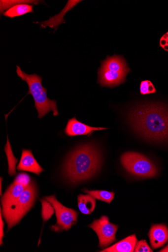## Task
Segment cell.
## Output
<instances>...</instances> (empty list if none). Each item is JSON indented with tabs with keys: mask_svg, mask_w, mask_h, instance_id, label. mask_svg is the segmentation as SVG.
Wrapping results in <instances>:
<instances>
[{
	"mask_svg": "<svg viewBox=\"0 0 168 252\" xmlns=\"http://www.w3.org/2000/svg\"><path fill=\"white\" fill-rule=\"evenodd\" d=\"M132 127L145 139L156 142H168V108L161 104L145 103L129 113Z\"/></svg>",
	"mask_w": 168,
	"mask_h": 252,
	"instance_id": "obj_1",
	"label": "cell"
},
{
	"mask_svg": "<svg viewBox=\"0 0 168 252\" xmlns=\"http://www.w3.org/2000/svg\"><path fill=\"white\" fill-rule=\"evenodd\" d=\"M101 155L97 148L85 145L77 149L68 157L64 167V174L71 183L87 180L99 171Z\"/></svg>",
	"mask_w": 168,
	"mask_h": 252,
	"instance_id": "obj_2",
	"label": "cell"
},
{
	"mask_svg": "<svg viewBox=\"0 0 168 252\" xmlns=\"http://www.w3.org/2000/svg\"><path fill=\"white\" fill-rule=\"evenodd\" d=\"M17 75L29 85V91L28 95L31 94L35 102V107L38 113V119H41L50 111L53 112L55 117L59 115L57 102L51 100L47 96V90L42 85V78L34 74L30 75L21 70L17 65Z\"/></svg>",
	"mask_w": 168,
	"mask_h": 252,
	"instance_id": "obj_3",
	"label": "cell"
},
{
	"mask_svg": "<svg viewBox=\"0 0 168 252\" xmlns=\"http://www.w3.org/2000/svg\"><path fill=\"white\" fill-rule=\"evenodd\" d=\"M37 190L34 182L22 192L19 198L4 211H2L8 224V230L17 224L32 208L36 198Z\"/></svg>",
	"mask_w": 168,
	"mask_h": 252,
	"instance_id": "obj_4",
	"label": "cell"
},
{
	"mask_svg": "<svg viewBox=\"0 0 168 252\" xmlns=\"http://www.w3.org/2000/svg\"><path fill=\"white\" fill-rule=\"evenodd\" d=\"M125 169L131 174L143 178H153L158 174L156 166L150 159L142 154L127 152L121 157Z\"/></svg>",
	"mask_w": 168,
	"mask_h": 252,
	"instance_id": "obj_5",
	"label": "cell"
},
{
	"mask_svg": "<svg viewBox=\"0 0 168 252\" xmlns=\"http://www.w3.org/2000/svg\"><path fill=\"white\" fill-rule=\"evenodd\" d=\"M44 199L51 203L55 210L57 222L56 225L52 226L54 231H67L76 223L78 213L73 209L65 207L57 199L55 195L46 196Z\"/></svg>",
	"mask_w": 168,
	"mask_h": 252,
	"instance_id": "obj_6",
	"label": "cell"
},
{
	"mask_svg": "<svg viewBox=\"0 0 168 252\" xmlns=\"http://www.w3.org/2000/svg\"><path fill=\"white\" fill-rule=\"evenodd\" d=\"M89 227L97 234L100 240L99 246L101 248L107 247L115 241V236L118 226L111 223L106 216H102L100 219L95 220Z\"/></svg>",
	"mask_w": 168,
	"mask_h": 252,
	"instance_id": "obj_7",
	"label": "cell"
},
{
	"mask_svg": "<svg viewBox=\"0 0 168 252\" xmlns=\"http://www.w3.org/2000/svg\"><path fill=\"white\" fill-rule=\"evenodd\" d=\"M32 182L30 176L26 173H20L16 177L2 198L3 211L19 198Z\"/></svg>",
	"mask_w": 168,
	"mask_h": 252,
	"instance_id": "obj_8",
	"label": "cell"
},
{
	"mask_svg": "<svg viewBox=\"0 0 168 252\" xmlns=\"http://www.w3.org/2000/svg\"><path fill=\"white\" fill-rule=\"evenodd\" d=\"M1 13L10 8L3 13L4 16L10 18L25 15L34 12L33 5L29 3L39 2L37 1H1Z\"/></svg>",
	"mask_w": 168,
	"mask_h": 252,
	"instance_id": "obj_9",
	"label": "cell"
},
{
	"mask_svg": "<svg viewBox=\"0 0 168 252\" xmlns=\"http://www.w3.org/2000/svg\"><path fill=\"white\" fill-rule=\"evenodd\" d=\"M127 74L110 71L101 67L99 71L98 82L101 87L113 88L124 83Z\"/></svg>",
	"mask_w": 168,
	"mask_h": 252,
	"instance_id": "obj_10",
	"label": "cell"
},
{
	"mask_svg": "<svg viewBox=\"0 0 168 252\" xmlns=\"http://www.w3.org/2000/svg\"><path fill=\"white\" fill-rule=\"evenodd\" d=\"M104 127H95L86 125L79 122L75 118L68 120L65 132L69 136L91 134L95 131L107 129Z\"/></svg>",
	"mask_w": 168,
	"mask_h": 252,
	"instance_id": "obj_11",
	"label": "cell"
},
{
	"mask_svg": "<svg viewBox=\"0 0 168 252\" xmlns=\"http://www.w3.org/2000/svg\"><path fill=\"white\" fill-rule=\"evenodd\" d=\"M18 171L30 172L39 176L44 171L34 158L32 152L30 150L23 149L19 164L17 167Z\"/></svg>",
	"mask_w": 168,
	"mask_h": 252,
	"instance_id": "obj_12",
	"label": "cell"
},
{
	"mask_svg": "<svg viewBox=\"0 0 168 252\" xmlns=\"http://www.w3.org/2000/svg\"><path fill=\"white\" fill-rule=\"evenodd\" d=\"M149 237L153 249L160 248L168 241V228L164 224H154L150 229Z\"/></svg>",
	"mask_w": 168,
	"mask_h": 252,
	"instance_id": "obj_13",
	"label": "cell"
},
{
	"mask_svg": "<svg viewBox=\"0 0 168 252\" xmlns=\"http://www.w3.org/2000/svg\"><path fill=\"white\" fill-rule=\"evenodd\" d=\"M101 67L127 75L131 72L125 59L121 56H107L105 60L101 61Z\"/></svg>",
	"mask_w": 168,
	"mask_h": 252,
	"instance_id": "obj_14",
	"label": "cell"
},
{
	"mask_svg": "<svg viewBox=\"0 0 168 252\" xmlns=\"http://www.w3.org/2000/svg\"><path fill=\"white\" fill-rule=\"evenodd\" d=\"M137 243L135 235H131L112 246L103 250L102 252H133Z\"/></svg>",
	"mask_w": 168,
	"mask_h": 252,
	"instance_id": "obj_15",
	"label": "cell"
},
{
	"mask_svg": "<svg viewBox=\"0 0 168 252\" xmlns=\"http://www.w3.org/2000/svg\"><path fill=\"white\" fill-rule=\"evenodd\" d=\"M94 197L87 194H80L78 196V208L80 211L84 215L91 214L94 211L97 200Z\"/></svg>",
	"mask_w": 168,
	"mask_h": 252,
	"instance_id": "obj_16",
	"label": "cell"
},
{
	"mask_svg": "<svg viewBox=\"0 0 168 252\" xmlns=\"http://www.w3.org/2000/svg\"><path fill=\"white\" fill-rule=\"evenodd\" d=\"M84 192L89 194L95 199L104 201L110 204L113 200L114 193L106 190H84Z\"/></svg>",
	"mask_w": 168,
	"mask_h": 252,
	"instance_id": "obj_17",
	"label": "cell"
},
{
	"mask_svg": "<svg viewBox=\"0 0 168 252\" xmlns=\"http://www.w3.org/2000/svg\"><path fill=\"white\" fill-rule=\"evenodd\" d=\"M42 204L41 216L44 221L49 220L55 213V209L51 203L45 199L40 200Z\"/></svg>",
	"mask_w": 168,
	"mask_h": 252,
	"instance_id": "obj_18",
	"label": "cell"
},
{
	"mask_svg": "<svg viewBox=\"0 0 168 252\" xmlns=\"http://www.w3.org/2000/svg\"><path fill=\"white\" fill-rule=\"evenodd\" d=\"M157 90L153 84L150 81H141L140 85V93L145 95L156 93Z\"/></svg>",
	"mask_w": 168,
	"mask_h": 252,
	"instance_id": "obj_19",
	"label": "cell"
},
{
	"mask_svg": "<svg viewBox=\"0 0 168 252\" xmlns=\"http://www.w3.org/2000/svg\"><path fill=\"white\" fill-rule=\"evenodd\" d=\"M134 252H153L145 240H141L136 243Z\"/></svg>",
	"mask_w": 168,
	"mask_h": 252,
	"instance_id": "obj_20",
	"label": "cell"
},
{
	"mask_svg": "<svg viewBox=\"0 0 168 252\" xmlns=\"http://www.w3.org/2000/svg\"><path fill=\"white\" fill-rule=\"evenodd\" d=\"M160 45L165 51L168 52V32L161 38Z\"/></svg>",
	"mask_w": 168,
	"mask_h": 252,
	"instance_id": "obj_21",
	"label": "cell"
},
{
	"mask_svg": "<svg viewBox=\"0 0 168 252\" xmlns=\"http://www.w3.org/2000/svg\"><path fill=\"white\" fill-rule=\"evenodd\" d=\"M2 210L0 212V227H1V230H0V245H2L3 244L2 240L4 236V223L2 219Z\"/></svg>",
	"mask_w": 168,
	"mask_h": 252,
	"instance_id": "obj_22",
	"label": "cell"
},
{
	"mask_svg": "<svg viewBox=\"0 0 168 252\" xmlns=\"http://www.w3.org/2000/svg\"><path fill=\"white\" fill-rule=\"evenodd\" d=\"M160 252H168V245L165 248L160 250Z\"/></svg>",
	"mask_w": 168,
	"mask_h": 252,
	"instance_id": "obj_23",
	"label": "cell"
},
{
	"mask_svg": "<svg viewBox=\"0 0 168 252\" xmlns=\"http://www.w3.org/2000/svg\"><path fill=\"white\" fill-rule=\"evenodd\" d=\"M2 178H1V191H0V192H1V195H2Z\"/></svg>",
	"mask_w": 168,
	"mask_h": 252,
	"instance_id": "obj_24",
	"label": "cell"
}]
</instances>
